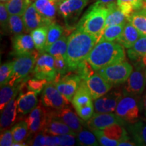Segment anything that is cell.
<instances>
[{
	"mask_svg": "<svg viewBox=\"0 0 146 146\" xmlns=\"http://www.w3.org/2000/svg\"><path fill=\"white\" fill-rule=\"evenodd\" d=\"M60 1H62V0H60Z\"/></svg>",
	"mask_w": 146,
	"mask_h": 146,
	"instance_id": "55",
	"label": "cell"
},
{
	"mask_svg": "<svg viewBox=\"0 0 146 146\" xmlns=\"http://www.w3.org/2000/svg\"><path fill=\"white\" fill-rule=\"evenodd\" d=\"M116 3L127 18L144 7L143 0H117Z\"/></svg>",
	"mask_w": 146,
	"mask_h": 146,
	"instance_id": "32",
	"label": "cell"
},
{
	"mask_svg": "<svg viewBox=\"0 0 146 146\" xmlns=\"http://www.w3.org/2000/svg\"><path fill=\"white\" fill-rule=\"evenodd\" d=\"M68 102L56 88L54 81L47 82L41 96V103L45 108L58 110L66 107Z\"/></svg>",
	"mask_w": 146,
	"mask_h": 146,
	"instance_id": "10",
	"label": "cell"
},
{
	"mask_svg": "<svg viewBox=\"0 0 146 146\" xmlns=\"http://www.w3.org/2000/svg\"><path fill=\"white\" fill-rule=\"evenodd\" d=\"M34 1H35V0H34ZM58 1H60V0H58Z\"/></svg>",
	"mask_w": 146,
	"mask_h": 146,
	"instance_id": "56",
	"label": "cell"
},
{
	"mask_svg": "<svg viewBox=\"0 0 146 146\" xmlns=\"http://www.w3.org/2000/svg\"><path fill=\"white\" fill-rule=\"evenodd\" d=\"M145 87L146 77L145 75V68L140 63V62H139L135 70L133 71L124 85L123 94L124 96L137 98L143 94Z\"/></svg>",
	"mask_w": 146,
	"mask_h": 146,
	"instance_id": "8",
	"label": "cell"
},
{
	"mask_svg": "<svg viewBox=\"0 0 146 146\" xmlns=\"http://www.w3.org/2000/svg\"><path fill=\"white\" fill-rule=\"evenodd\" d=\"M45 108L43 104H39L25 120L28 124L29 133L31 134L35 135L43 131L48 117V112Z\"/></svg>",
	"mask_w": 146,
	"mask_h": 146,
	"instance_id": "12",
	"label": "cell"
},
{
	"mask_svg": "<svg viewBox=\"0 0 146 146\" xmlns=\"http://www.w3.org/2000/svg\"><path fill=\"white\" fill-rule=\"evenodd\" d=\"M107 7L108 8V14L106 20L105 28L112 25L127 23L128 18L118 8L117 3H112Z\"/></svg>",
	"mask_w": 146,
	"mask_h": 146,
	"instance_id": "25",
	"label": "cell"
},
{
	"mask_svg": "<svg viewBox=\"0 0 146 146\" xmlns=\"http://www.w3.org/2000/svg\"><path fill=\"white\" fill-rule=\"evenodd\" d=\"M133 69L132 65L126 62H123L97 71L102 77L114 86L125 83L132 73Z\"/></svg>",
	"mask_w": 146,
	"mask_h": 146,
	"instance_id": "6",
	"label": "cell"
},
{
	"mask_svg": "<svg viewBox=\"0 0 146 146\" xmlns=\"http://www.w3.org/2000/svg\"><path fill=\"white\" fill-rule=\"evenodd\" d=\"M0 1H1V3H7V2H8V1H10V0H0Z\"/></svg>",
	"mask_w": 146,
	"mask_h": 146,
	"instance_id": "53",
	"label": "cell"
},
{
	"mask_svg": "<svg viewBox=\"0 0 146 146\" xmlns=\"http://www.w3.org/2000/svg\"><path fill=\"white\" fill-rule=\"evenodd\" d=\"M140 108H141V111L146 118V91L145 94L143 95V98H142L141 102L140 104Z\"/></svg>",
	"mask_w": 146,
	"mask_h": 146,
	"instance_id": "50",
	"label": "cell"
},
{
	"mask_svg": "<svg viewBox=\"0 0 146 146\" xmlns=\"http://www.w3.org/2000/svg\"><path fill=\"white\" fill-rule=\"evenodd\" d=\"M126 24L127 23L112 25L105 28L100 41H114L116 40L117 41L123 33Z\"/></svg>",
	"mask_w": 146,
	"mask_h": 146,
	"instance_id": "35",
	"label": "cell"
},
{
	"mask_svg": "<svg viewBox=\"0 0 146 146\" xmlns=\"http://www.w3.org/2000/svg\"><path fill=\"white\" fill-rule=\"evenodd\" d=\"M31 1H32V0H31Z\"/></svg>",
	"mask_w": 146,
	"mask_h": 146,
	"instance_id": "59",
	"label": "cell"
},
{
	"mask_svg": "<svg viewBox=\"0 0 146 146\" xmlns=\"http://www.w3.org/2000/svg\"><path fill=\"white\" fill-rule=\"evenodd\" d=\"M14 143V138L12 135V131L9 129H5L1 131L0 137V145L10 146Z\"/></svg>",
	"mask_w": 146,
	"mask_h": 146,
	"instance_id": "46",
	"label": "cell"
},
{
	"mask_svg": "<svg viewBox=\"0 0 146 146\" xmlns=\"http://www.w3.org/2000/svg\"><path fill=\"white\" fill-rule=\"evenodd\" d=\"M87 125L89 129H104L114 124L124 125L125 121L115 113H96L93 114L90 119L87 121Z\"/></svg>",
	"mask_w": 146,
	"mask_h": 146,
	"instance_id": "14",
	"label": "cell"
},
{
	"mask_svg": "<svg viewBox=\"0 0 146 146\" xmlns=\"http://www.w3.org/2000/svg\"><path fill=\"white\" fill-rule=\"evenodd\" d=\"M116 1H117V0H97V2L100 3V4L106 5V6L116 3Z\"/></svg>",
	"mask_w": 146,
	"mask_h": 146,
	"instance_id": "51",
	"label": "cell"
},
{
	"mask_svg": "<svg viewBox=\"0 0 146 146\" xmlns=\"http://www.w3.org/2000/svg\"><path fill=\"white\" fill-rule=\"evenodd\" d=\"M92 100V97L85 81L81 80L71 102L76 114L84 121L90 119L94 114L95 109Z\"/></svg>",
	"mask_w": 146,
	"mask_h": 146,
	"instance_id": "4",
	"label": "cell"
},
{
	"mask_svg": "<svg viewBox=\"0 0 146 146\" xmlns=\"http://www.w3.org/2000/svg\"><path fill=\"white\" fill-rule=\"evenodd\" d=\"M145 8H146V7H145Z\"/></svg>",
	"mask_w": 146,
	"mask_h": 146,
	"instance_id": "60",
	"label": "cell"
},
{
	"mask_svg": "<svg viewBox=\"0 0 146 146\" xmlns=\"http://www.w3.org/2000/svg\"><path fill=\"white\" fill-rule=\"evenodd\" d=\"M141 35L131 23L126 24L123 33L117 40L118 43L125 48L129 49L134 45Z\"/></svg>",
	"mask_w": 146,
	"mask_h": 146,
	"instance_id": "24",
	"label": "cell"
},
{
	"mask_svg": "<svg viewBox=\"0 0 146 146\" xmlns=\"http://www.w3.org/2000/svg\"><path fill=\"white\" fill-rule=\"evenodd\" d=\"M9 18L10 14L8 13L5 7V3H0V23H1V27L3 31L9 30Z\"/></svg>",
	"mask_w": 146,
	"mask_h": 146,
	"instance_id": "45",
	"label": "cell"
},
{
	"mask_svg": "<svg viewBox=\"0 0 146 146\" xmlns=\"http://www.w3.org/2000/svg\"><path fill=\"white\" fill-rule=\"evenodd\" d=\"M128 56L133 61H141L146 56V36H141L132 47L128 50Z\"/></svg>",
	"mask_w": 146,
	"mask_h": 146,
	"instance_id": "30",
	"label": "cell"
},
{
	"mask_svg": "<svg viewBox=\"0 0 146 146\" xmlns=\"http://www.w3.org/2000/svg\"><path fill=\"white\" fill-rule=\"evenodd\" d=\"M36 59L33 73L35 78L45 79L48 82L54 81L57 76L54 66L55 58L46 52H41Z\"/></svg>",
	"mask_w": 146,
	"mask_h": 146,
	"instance_id": "9",
	"label": "cell"
},
{
	"mask_svg": "<svg viewBox=\"0 0 146 146\" xmlns=\"http://www.w3.org/2000/svg\"><path fill=\"white\" fill-rule=\"evenodd\" d=\"M124 96L123 91L111 89L107 94L94 101V109L96 113H110L116 110L118 102Z\"/></svg>",
	"mask_w": 146,
	"mask_h": 146,
	"instance_id": "11",
	"label": "cell"
},
{
	"mask_svg": "<svg viewBox=\"0 0 146 146\" xmlns=\"http://www.w3.org/2000/svg\"><path fill=\"white\" fill-rule=\"evenodd\" d=\"M145 77H146V68L145 69Z\"/></svg>",
	"mask_w": 146,
	"mask_h": 146,
	"instance_id": "54",
	"label": "cell"
},
{
	"mask_svg": "<svg viewBox=\"0 0 146 146\" xmlns=\"http://www.w3.org/2000/svg\"><path fill=\"white\" fill-rule=\"evenodd\" d=\"M102 130L108 137L114 140H117L119 142L130 139L126 129L123 127V125L120 124H114Z\"/></svg>",
	"mask_w": 146,
	"mask_h": 146,
	"instance_id": "29",
	"label": "cell"
},
{
	"mask_svg": "<svg viewBox=\"0 0 146 146\" xmlns=\"http://www.w3.org/2000/svg\"><path fill=\"white\" fill-rule=\"evenodd\" d=\"M91 131L94 133L95 135L96 136L97 139L99 142L100 145L103 146H116L118 145L119 141L117 140H114L112 139H110L109 137L106 135L104 133H103L102 129H91Z\"/></svg>",
	"mask_w": 146,
	"mask_h": 146,
	"instance_id": "41",
	"label": "cell"
},
{
	"mask_svg": "<svg viewBox=\"0 0 146 146\" xmlns=\"http://www.w3.org/2000/svg\"><path fill=\"white\" fill-rule=\"evenodd\" d=\"M87 87L90 91L93 100H96L112 89L113 85L102 77L99 73H94L85 80Z\"/></svg>",
	"mask_w": 146,
	"mask_h": 146,
	"instance_id": "16",
	"label": "cell"
},
{
	"mask_svg": "<svg viewBox=\"0 0 146 146\" xmlns=\"http://www.w3.org/2000/svg\"><path fill=\"white\" fill-rule=\"evenodd\" d=\"M128 21L135 27L141 36H146V8L135 12L128 18Z\"/></svg>",
	"mask_w": 146,
	"mask_h": 146,
	"instance_id": "28",
	"label": "cell"
},
{
	"mask_svg": "<svg viewBox=\"0 0 146 146\" xmlns=\"http://www.w3.org/2000/svg\"><path fill=\"white\" fill-rule=\"evenodd\" d=\"M37 93L29 91L20 94L17 99V111L18 114L25 115L31 113L37 106Z\"/></svg>",
	"mask_w": 146,
	"mask_h": 146,
	"instance_id": "20",
	"label": "cell"
},
{
	"mask_svg": "<svg viewBox=\"0 0 146 146\" xmlns=\"http://www.w3.org/2000/svg\"><path fill=\"white\" fill-rule=\"evenodd\" d=\"M126 54L124 47L114 41H99L92 49L87 60L95 70L123 62Z\"/></svg>",
	"mask_w": 146,
	"mask_h": 146,
	"instance_id": "2",
	"label": "cell"
},
{
	"mask_svg": "<svg viewBox=\"0 0 146 146\" xmlns=\"http://www.w3.org/2000/svg\"><path fill=\"white\" fill-rule=\"evenodd\" d=\"M89 0H62L58 5V12L65 21L76 19Z\"/></svg>",
	"mask_w": 146,
	"mask_h": 146,
	"instance_id": "17",
	"label": "cell"
},
{
	"mask_svg": "<svg viewBox=\"0 0 146 146\" xmlns=\"http://www.w3.org/2000/svg\"><path fill=\"white\" fill-rule=\"evenodd\" d=\"M14 143H23L29 137V127L26 120L21 121L11 129Z\"/></svg>",
	"mask_w": 146,
	"mask_h": 146,
	"instance_id": "36",
	"label": "cell"
},
{
	"mask_svg": "<svg viewBox=\"0 0 146 146\" xmlns=\"http://www.w3.org/2000/svg\"><path fill=\"white\" fill-rule=\"evenodd\" d=\"M9 31L14 35L23 33L24 31H25L23 16L19 15H10Z\"/></svg>",
	"mask_w": 146,
	"mask_h": 146,
	"instance_id": "38",
	"label": "cell"
},
{
	"mask_svg": "<svg viewBox=\"0 0 146 146\" xmlns=\"http://www.w3.org/2000/svg\"><path fill=\"white\" fill-rule=\"evenodd\" d=\"M129 133L133 137L134 142L138 145H146V124L138 121L131 124L129 127Z\"/></svg>",
	"mask_w": 146,
	"mask_h": 146,
	"instance_id": "26",
	"label": "cell"
},
{
	"mask_svg": "<svg viewBox=\"0 0 146 146\" xmlns=\"http://www.w3.org/2000/svg\"><path fill=\"white\" fill-rule=\"evenodd\" d=\"M94 69L92 68L90 64L87 60L83 61L81 64L78 66V68L74 71H76V73L81 80H86L89 76H91L94 73Z\"/></svg>",
	"mask_w": 146,
	"mask_h": 146,
	"instance_id": "43",
	"label": "cell"
},
{
	"mask_svg": "<svg viewBox=\"0 0 146 146\" xmlns=\"http://www.w3.org/2000/svg\"><path fill=\"white\" fill-rule=\"evenodd\" d=\"M59 3L58 0H35L33 4L39 13L51 25L54 23Z\"/></svg>",
	"mask_w": 146,
	"mask_h": 146,
	"instance_id": "21",
	"label": "cell"
},
{
	"mask_svg": "<svg viewBox=\"0 0 146 146\" xmlns=\"http://www.w3.org/2000/svg\"><path fill=\"white\" fill-rule=\"evenodd\" d=\"M23 18L25 24V31L27 33L31 32L38 27L50 25L49 22L36 10L33 3L27 8Z\"/></svg>",
	"mask_w": 146,
	"mask_h": 146,
	"instance_id": "18",
	"label": "cell"
},
{
	"mask_svg": "<svg viewBox=\"0 0 146 146\" xmlns=\"http://www.w3.org/2000/svg\"><path fill=\"white\" fill-rule=\"evenodd\" d=\"M38 56L39 54L36 52L18 56L13 62V71L8 84L11 85H19L22 80L33 72Z\"/></svg>",
	"mask_w": 146,
	"mask_h": 146,
	"instance_id": "5",
	"label": "cell"
},
{
	"mask_svg": "<svg viewBox=\"0 0 146 146\" xmlns=\"http://www.w3.org/2000/svg\"><path fill=\"white\" fill-rule=\"evenodd\" d=\"M108 8L96 1L90 6L78 22L76 29L96 36L98 42L105 29Z\"/></svg>",
	"mask_w": 146,
	"mask_h": 146,
	"instance_id": "3",
	"label": "cell"
},
{
	"mask_svg": "<svg viewBox=\"0 0 146 146\" xmlns=\"http://www.w3.org/2000/svg\"><path fill=\"white\" fill-rule=\"evenodd\" d=\"M31 4V0H10L5 3L10 15H19L22 16Z\"/></svg>",
	"mask_w": 146,
	"mask_h": 146,
	"instance_id": "33",
	"label": "cell"
},
{
	"mask_svg": "<svg viewBox=\"0 0 146 146\" xmlns=\"http://www.w3.org/2000/svg\"><path fill=\"white\" fill-rule=\"evenodd\" d=\"M63 28L56 23H52L48 26V31H47V37L46 47H48L52 45L53 43L59 40L62 36Z\"/></svg>",
	"mask_w": 146,
	"mask_h": 146,
	"instance_id": "37",
	"label": "cell"
},
{
	"mask_svg": "<svg viewBox=\"0 0 146 146\" xmlns=\"http://www.w3.org/2000/svg\"><path fill=\"white\" fill-rule=\"evenodd\" d=\"M45 137H46V133L43 131L35 134L33 138L29 141V145H36V146H42L45 145Z\"/></svg>",
	"mask_w": 146,
	"mask_h": 146,
	"instance_id": "47",
	"label": "cell"
},
{
	"mask_svg": "<svg viewBox=\"0 0 146 146\" xmlns=\"http://www.w3.org/2000/svg\"><path fill=\"white\" fill-rule=\"evenodd\" d=\"M145 2H146V0H145Z\"/></svg>",
	"mask_w": 146,
	"mask_h": 146,
	"instance_id": "58",
	"label": "cell"
},
{
	"mask_svg": "<svg viewBox=\"0 0 146 146\" xmlns=\"http://www.w3.org/2000/svg\"><path fill=\"white\" fill-rule=\"evenodd\" d=\"M76 137L70 134L60 135V145L62 146H71L76 144Z\"/></svg>",
	"mask_w": 146,
	"mask_h": 146,
	"instance_id": "48",
	"label": "cell"
},
{
	"mask_svg": "<svg viewBox=\"0 0 146 146\" xmlns=\"http://www.w3.org/2000/svg\"><path fill=\"white\" fill-rule=\"evenodd\" d=\"M47 31H48V27L42 26L34 29L31 32L35 49L39 52H44L46 47Z\"/></svg>",
	"mask_w": 146,
	"mask_h": 146,
	"instance_id": "27",
	"label": "cell"
},
{
	"mask_svg": "<svg viewBox=\"0 0 146 146\" xmlns=\"http://www.w3.org/2000/svg\"><path fill=\"white\" fill-rule=\"evenodd\" d=\"M81 81V78L78 74H71L62 76L60 79L54 81V83L61 94L71 102Z\"/></svg>",
	"mask_w": 146,
	"mask_h": 146,
	"instance_id": "15",
	"label": "cell"
},
{
	"mask_svg": "<svg viewBox=\"0 0 146 146\" xmlns=\"http://www.w3.org/2000/svg\"><path fill=\"white\" fill-rule=\"evenodd\" d=\"M43 132L46 134L52 135L70 134L76 136L74 131L71 130V129L68 125H66L60 120L51 116L49 113L47 120L44 128H43Z\"/></svg>",
	"mask_w": 146,
	"mask_h": 146,
	"instance_id": "22",
	"label": "cell"
},
{
	"mask_svg": "<svg viewBox=\"0 0 146 146\" xmlns=\"http://www.w3.org/2000/svg\"><path fill=\"white\" fill-rule=\"evenodd\" d=\"M67 45H68V39L65 36H62L59 40L45 48L44 52L52 55L54 58L58 57H66Z\"/></svg>",
	"mask_w": 146,
	"mask_h": 146,
	"instance_id": "31",
	"label": "cell"
},
{
	"mask_svg": "<svg viewBox=\"0 0 146 146\" xmlns=\"http://www.w3.org/2000/svg\"><path fill=\"white\" fill-rule=\"evenodd\" d=\"M145 122H146V118H145Z\"/></svg>",
	"mask_w": 146,
	"mask_h": 146,
	"instance_id": "57",
	"label": "cell"
},
{
	"mask_svg": "<svg viewBox=\"0 0 146 146\" xmlns=\"http://www.w3.org/2000/svg\"><path fill=\"white\" fill-rule=\"evenodd\" d=\"M48 113L51 116L68 125L71 130L74 131L76 137L78 133L83 129L82 121L70 108L66 106L58 110L50 111Z\"/></svg>",
	"mask_w": 146,
	"mask_h": 146,
	"instance_id": "13",
	"label": "cell"
},
{
	"mask_svg": "<svg viewBox=\"0 0 146 146\" xmlns=\"http://www.w3.org/2000/svg\"><path fill=\"white\" fill-rule=\"evenodd\" d=\"M141 108L137 98L125 96L118 102L115 112L128 123L133 124L139 121Z\"/></svg>",
	"mask_w": 146,
	"mask_h": 146,
	"instance_id": "7",
	"label": "cell"
},
{
	"mask_svg": "<svg viewBox=\"0 0 146 146\" xmlns=\"http://www.w3.org/2000/svg\"><path fill=\"white\" fill-rule=\"evenodd\" d=\"M78 143L81 145L87 146H95L100 145L97 139L96 136L92 131H89L86 129H83L78 133L77 135Z\"/></svg>",
	"mask_w": 146,
	"mask_h": 146,
	"instance_id": "39",
	"label": "cell"
},
{
	"mask_svg": "<svg viewBox=\"0 0 146 146\" xmlns=\"http://www.w3.org/2000/svg\"><path fill=\"white\" fill-rule=\"evenodd\" d=\"M35 43L31 35L20 34L14 35L12 39V54L21 56L34 52Z\"/></svg>",
	"mask_w": 146,
	"mask_h": 146,
	"instance_id": "19",
	"label": "cell"
},
{
	"mask_svg": "<svg viewBox=\"0 0 146 146\" xmlns=\"http://www.w3.org/2000/svg\"><path fill=\"white\" fill-rule=\"evenodd\" d=\"M47 82L48 81L45 79H39L35 78L29 80L26 83V85L29 91H35L39 94L43 89H44Z\"/></svg>",
	"mask_w": 146,
	"mask_h": 146,
	"instance_id": "44",
	"label": "cell"
},
{
	"mask_svg": "<svg viewBox=\"0 0 146 146\" xmlns=\"http://www.w3.org/2000/svg\"><path fill=\"white\" fill-rule=\"evenodd\" d=\"M20 86L18 85H11L10 84L1 87L0 90V110L2 112L7 104L10 101L14 96H16Z\"/></svg>",
	"mask_w": 146,
	"mask_h": 146,
	"instance_id": "34",
	"label": "cell"
},
{
	"mask_svg": "<svg viewBox=\"0 0 146 146\" xmlns=\"http://www.w3.org/2000/svg\"><path fill=\"white\" fill-rule=\"evenodd\" d=\"M45 145H60L59 135H52L46 134V137H45Z\"/></svg>",
	"mask_w": 146,
	"mask_h": 146,
	"instance_id": "49",
	"label": "cell"
},
{
	"mask_svg": "<svg viewBox=\"0 0 146 146\" xmlns=\"http://www.w3.org/2000/svg\"><path fill=\"white\" fill-rule=\"evenodd\" d=\"M98 43L96 36L76 29L68 37L66 60L69 71H74L87 60L95 45Z\"/></svg>",
	"mask_w": 146,
	"mask_h": 146,
	"instance_id": "1",
	"label": "cell"
},
{
	"mask_svg": "<svg viewBox=\"0 0 146 146\" xmlns=\"http://www.w3.org/2000/svg\"><path fill=\"white\" fill-rule=\"evenodd\" d=\"M16 96L7 104L1 112V131L5 129H8L15 122L17 116V100H16Z\"/></svg>",
	"mask_w": 146,
	"mask_h": 146,
	"instance_id": "23",
	"label": "cell"
},
{
	"mask_svg": "<svg viewBox=\"0 0 146 146\" xmlns=\"http://www.w3.org/2000/svg\"><path fill=\"white\" fill-rule=\"evenodd\" d=\"M14 63L9 62L3 64L0 67V85L1 87L7 85L12 76Z\"/></svg>",
	"mask_w": 146,
	"mask_h": 146,
	"instance_id": "40",
	"label": "cell"
},
{
	"mask_svg": "<svg viewBox=\"0 0 146 146\" xmlns=\"http://www.w3.org/2000/svg\"><path fill=\"white\" fill-rule=\"evenodd\" d=\"M54 58V66L56 72H57V76L55 80V81H56V80L60 79L66 73L69 71V68L66 58L64 57H58Z\"/></svg>",
	"mask_w": 146,
	"mask_h": 146,
	"instance_id": "42",
	"label": "cell"
},
{
	"mask_svg": "<svg viewBox=\"0 0 146 146\" xmlns=\"http://www.w3.org/2000/svg\"><path fill=\"white\" fill-rule=\"evenodd\" d=\"M119 146H133V145H137L135 142L131 141L130 139L125 140V141H122L119 142L118 143Z\"/></svg>",
	"mask_w": 146,
	"mask_h": 146,
	"instance_id": "52",
	"label": "cell"
}]
</instances>
